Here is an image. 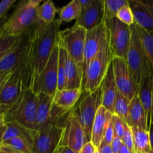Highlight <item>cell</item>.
Wrapping results in <instances>:
<instances>
[{"label": "cell", "mask_w": 153, "mask_h": 153, "mask_svg": "<svg viewBox=\"0 0 153 153\" xmlns=\"http://www.w3.org/2000/svg\"><path fill=\"white\" fill-rule=\"evenodd\" d=\"M23 90L20 71L16 69L12 72L0 93V104L10 108L16 102Z\"/></svg>", "instance_id": "cell-16"}, {"label": "cell", "mask_w": 153, "mask_h": 153, "mask_svg": "<svg viewBox=\"0 0 153 153\" xmlns=\"http://www.w3.org/2000/svg\"><path fill=\"white\" fill-rule=\"evenodd\" d=\"M111 64L113 68L117 90L130 101L137 94L138 85L135 83L130 75L126 59L113 57Z\"/></svg>", "instance_id": "cell-11"}, {"label": "cell", "mask_w": 153, "mask_h": 153, "mask_svg": "<svg viewBox=\"0 0 153 153\" xmlns=\"http://www.w3.org/2000/svg\"><path fill=\"white\" fill-rule=\"evenodd\" d=\"M58 46L54 48L49 60L42 71L35 76L31 89L36 94H46L53 97L58 84Z\"/></svg>", "instance_id": "cell-7"}, {"label": "cell", "mask_w": 153, "mask_h": 153, "mask_svg": "<svg viewBox=\"0 0 153 153\" xmlns=\"http://www.w3.org/2000/svg\"><path fill=\"white\" fill-rule=\"evenodd\" d=\"M29 33L24 34L19 43L2 59L0 61V73L14 71L20 68L28 48Z\"/></svg>", "instance_id": "cell-14"}, {"label": "cell", "mask_w": 153, "mask_h": 153, "mask_svg": "<svg viewBox=\"0 0 153 153\" xmlns=\"http://www.w3.org/2000/svg\"><path fill=\"white\" fill-rule=\"evenodd\" d=\"M94 153H99V152H98V151L97 150V149H95V151H94Z\"/></svg>", "instance_id": "cell-52"}, {"label": "cell", "mask_w": 153, "mask_h": 153, "mask_svg": "<svg viewBox=\"0 0 153 153\" xmlns=\"http://www.w3.org/2000/svg\"><path fill=\"white\" fill-rule=\"evenodd\" d=\"M122 144V138L117 137V136H114L113 139H112V142L110 143L111 148H112V152L113 153H118L120 148H121Z\"/></svg>", "instance_id": "cell-40"}, {"label": "cell", "mask_w": 153, "mask_h": 153, "mask_svg": "<svg viewBox=\"0 0 153 153\" xmlns=\"http://www.w3.org/2000/svg\"><path fill=\"white\" fill-rule=\"evenodd\" d=\"M41 0L22 1L8 18L2 35L20 36L32 31L40 22L37 16V8Z\"/></svg>", "instance_id": "cell-2"}, {"label": "cell", "mask_w": 153, "mask_h": 153, "mask_svg": "<svg viewBox=\"0 0 153 153\" xmlns=\"http://www.w3.org/2000/svg\"><path fill=\"white\" fill-rule=\"evenodd\" d=\"M7 19H8L7 16H4V17L2 18V19H0V36H1L2 34L3 30H4V24H5V22H6V21H7Z\"/></svg>", "instance_id": "cell-48"}, {"label": "cell", "mask_w": 153, "mask_h": 153, "mask_svg": "<svg viewBox=\"0 0 153 153\" xmlns=\"http://www.w3.org/2000/svg\"><path fill=\"white\" fill-rule=\"evenodd\" d=\"M0 153H3V152H0Z\"/></svg>", "instance_id": "cell-55"}, {"label": "cell", "mask_w": 153, "mask_h": 153, "mask_svg": "<svg viewBox=\"0 0 153 153\" xmlns=\"http://www.w3.org/2000/svg\"><path fill=\"white\" fill-rule=\"evenodd\" d=\"M7 126L5 122H0V145L2 144L3 141V137H4V133H5Z\"/></svg>", "instance_id": "cell-44"}, {"label": "cell", "mask_w": 153, "mask_h": 153, "mask_svg": "<svg viewBox=\"0 0 153 153\" xmlns=\"http://www.w3.org/2000/svg\"><path fill=\"white\" fill-rule=\"evenodd\" d=\"M56 153H58V152H57V151H56Z\"/></svg>", "instance_id": "cell-54"}, {"label": "cell", "mask_w": 153, "mask_h": 153, "mask_svg": "<svg viewBox=\"0 0 153 153\" xmlns=\"http://www.w3.org/2000/svg\"><path fill=\"white\" fill-rule=\"evenodd\" d=\"M57 152L58 153H76L74 152L72 149L70 148L67 147V146H58V149H57Z\"/></svg>", "instance_id": "cell-47"}, {"label": "cell", "mask_w": 153, "mask_h": 153, "mask_svg": "<svg viewBox=\"0 0 153 153\" xmlns=\"http://www.w3.org/2000/svg\"><path fill=\"white\" fill-rule=\"evenodd\" d=\"M101 103L102 88L100 85L93 92L82 91L80 98L70 111V115L79 121L83 128L88 142L91 141L92 124Z\"/></svg>", "instance_id": "cell-4"}, {"label": "cell", "mask_w": 153, "mask_h": 153, "mask_svg": "<svg viewBox=\"0 0 153 153\" xmlns=\"http://www.w3.org/2000/svg\"><path fill=\"white\" fill-rule=\"evenodd\" d=\"M16 2V0H3L0 2V19L7 16V12Z\"/></svg>", "instance_id": "cell-39"}, {"label": "cell", "mask_w": 153, "mask_h": 153, "mask_svg": "<svg viewBox=\"0 0 153 153\" xmlns=\"http://www.w3.org/2000/svg\"><path fill=\"white\" fill-rule=\"evenodd\" d=\"M102 88V103L101 105L106 111L114 114V103L116 100L117 88L113 74V68L110 64L107 72L101 83Z\"/></svg>", "instance_id": "cell-19"}, {"label": "cell", "mask_w": 153, "mask_h": 153, "mask_svg": "<svg viewBox=\"0 0 153 153\" xmlns=\"http://www.w3.org/2000/svg\"><path fill=\"white\" fill-rule=\"evenodd\" d=\"M88 143L84 130L79 121L69 115L63 128L59 146H67L76 153H80L82 146Z\"/></svg>", "instance_id": "cell-12"}, {"label": "cell", "mask_w": 153, "mask_h": 153, "mask_svg": "<svg viewBox=\"0 0 153 153\" xmlns=\"http://www.w3.org/2000/svg\"><path fill=\"white\" fill-rule=\"evenodd\" d=\"M82 89H64L56 91L52 98V102L58 107L70 111L80 98Z\"/></svg>", "instance_id": "cell-22"}, {"label": "cell", "mask_w": 153, "mask_h": 153, "mask_svg": "<svg viewBox=\"0 0 153 153\" xmlns=\"http://www.w3.org/2000/svg\"><path fill=\"white\" fill-rule=\"evenodd\" d=\"M153 88V68L151 64H148L144 70L141 80L138 85L137 95L146 115L148 126L149 127L151 120L152 103Z\"/></svg>", "instance_id": "cell-17"}, {"label": "cell", "mask_w": 153, "mask_h": 153, "mask_svg": "<svg viewBox=\"0 0 153 153\" xmlns=\"http://www.w3.org/2000/svg\"><path fill=\"white\" fill-rule=\"evenodd\" d=\"M104 21V0H93L92 3L81 11L75 24L89 30L98 26Z\"/></svg>", "instance_id": "cell-18"}, {"label": "cell", "mask_w": 153, "mask_h": 153, "mask_svg": "<svg viewBox=\"0 0 153 153\" xmlns=\"http://www.w3.org/2000/svg\"><path fill=\"white\" fill-rule=\"evenodd\" d=\"M58 84L57 91L64 90L66 88V68H67L68 53L64 46L58 42Z\"/></svg>", "instance_id": "cell-28"}, {"label": "cell", "mask_w": 153, "mask_h": 153, "mask_svg": "<svg viewBox=\"0 0 153 153\" xmlns=\"http://www.w3.org/2000/svg\"><path fill=\"white\" fill-rule=\"evenodd\" d=\"M11 72L13 71H10V72H7V73H0V81L2 80L4 78H5L6 76H8V75L10 73H11Z\"/></svg>", "instance_id": "cell-50"}, {"label": "cell", "mask_w": 153, "mask_h": 153, "mask_svg": "<svg viewBox=\"0 0 153 153\" xmlns=\"http://www.w3.org/2000/svg\"><path fill=\"white\" fill-rule=\"evenodd\" d=\"M109 33V43L112 58L126 59L130 39V26L120 22L116 17L104 20Z\"/></svg>", "instance_id": "cell-8"}, {"label": "cell", "mask_w": 153, "mask_h": 153, "mask_svg": "<svg viewBox=\"0 0 153 153\" xmlns=\"http://www.w3.org/2000/svg\"><path fill=\"white\" fill-rule=\"evenodd\" d=\"M126 123L130 127H140L148 130L146 115L137 94L130 101Z\"/></svg>", "instance_id": "cell-21"}, {"label": "cell", "mask_w": 153, "mask_h": 153, "mask_svg": "<svg viewBox=\"0 0 153 153\" xmlns=\"http://www.w3.org/2000/svg\"><path fill=\"white\" fill-rule=\"evenodd\" d=\"M0 152L32 153V149L24 139L21 137H14L2 143L0 145Z\"/></svg>", "instance_id": "cell-27"}, {"label": "cell", "mask_w": 153, "mask_h": 153, "mask_svg": "<svg viewBox=\"0 0 153 153\" xmlns=\"http://www.w3.org/2000/svg\"><path fill=\"white\" fill-rule=\"evenodd\" d=\"M134 22L140 28L153 31V0H128Z\"/></svg>", "instance_id": "cell-15"}, {"label": "cell", "mask_w": 153, "mask_h": 153, "mask_svg": "<svg viewBox=\"0 0 153 153\" xmlns=\"http://www.w3.org/2000/svg\"><path fill=\"white\" fill-rule=\"evenodd\" d=\"M82 8L79 3V0H73L67 5L63 7L59 10L60 22H68L74 19H76L80 15Z\"/></svg>", "instance_id": "cell-30"}, {"label": "cell", "mask_w": 153, "mask_h": 153, "mask_svg": "<svg viewBox=\"0 0 153 153\" xmlns=\"http://www.w3.org/2000/svg\"><path fill=\"white\" fill-rule=\"evenodd\" d=\"M93 0H79V3L82 10L88 7L92 3Z\"/></svg>", "instance_id": "cell-46"}, {"label": "cell", "mask_w": 153, "mask_h": 153, "mask_svg": "<svg viewBox=\"0 0 153 153\" xmlns=\"http://www.w3.org/2000/svg\"><path fill=\"white\" fill-rule=\"evenodd\" d=\"M112 114L106 111L103 106H100L98 110L92 124L91 134L92 143L97 149L103 140L105 131L112 120Z\"/></svg>", "instance_id": "cell-20"}, {"label": "cell", "mask_w": 153, "mask_h": 153, "mask_svg": "<svg viewBox=\"0 0 153 153\" xmlns=\"http://www.w3.org/2000/svg\"><path fill=\"white\" fill-rule=\"evenodd\" d=\"M128 4V0H104V20L116 17L119 9Z\"/></svg>", "instance_id": "cell-33"}, {"label": "cell", "mask_w": 153, "mask_h": 153, "mask_svg": "<svg viewBox=\"0 0 153 153\" xmlns=\"http://www.w3.org/2000/svg\"><path fill=\"white\" fill-rule=\"evenodd\" d=\"M112 120H113V127H114V133L115 135L117 137L122 138L124 134V126L126 123L123 120L118 117L116 115H112Z\"/></svg>", "instance_id": "cell-37"}, {"label": "cell", "mask_w": 153, "mask_h": 153, "mask_svg": "<svg viewBox=\"0 0 153 153\" xmlns=\"http://www.w3.org/2000/svg\"><path fill=\"white\" fill-rule=\"evenodd\" d=\"M136 27H137L138 32L140 37L146 56L153 68V31H146L138 26L137 25H136Z\"/></svg>", "instance_id": "cell-31"}, {"label": "cell", "mask_w": 153, "mask_h": 153, "mask_svg": "<svg viewBox=\"0 0 153 153\" xmlns=\"http://www.w3.org/2000/svg\"><path fill=\"white\" fill-rule=\"evenodd\" d=\"M6 126H7V128H6L4 137H3L2 142L10 140L14 137H21L28 143L32 149V129L26 128L16 121L6 122Z\"/></svg>", "instance_id": "cell-25"}, {"label": "cell", "mask_w": 153, "mask_h": 153, "mask_svg": "<svg viewBox=\"0 0 153 153\" xmlns=\"http://www.w3.org/2000/svg\"><path fill=\"white\" fill-rule=\"evenodd\" d=\"M122 143L124 144L128 147V149L132 152H134V138H133V133H132L131 128L125 123L124 126V131L122 137Z\"/></svg>", "instance_id": "cell-36"}, {"label": "cell", "mask_w": 153, "mask_h": 153, "mask_svg": "<svg viewBox=\"0 0 153 153\" xmlns=\"http://www.w3.org/2000/svg\"><path fill=\"white\" fill-rule=\"evenodd\" d=\"M108 35V30L103 21L100 25L92 29L86 30L83 52L82 69L84 70L92 59L97 55L103 42Z\"/></svg>", "instance_id": "cell-13"}, {"label": "cell", "mask_w": 153, "mask_h": 153, "mask_svg": "<svg viewBox=\"0 0 153 153\" xmlns=\"http://www.w3.org/2000/svg\"><path fill=\"white\" fill-rule=\"evenodd\" d=\"M109 33L97 55L90 61L83 71L82 91L91 93L101 85L102 81L112 61Z\"/></svg>", "instance_id": "cell-3"}, {"label": "cell", "mask_w": 153, "mask_h": 153, "mask_svg": "<svg viewBox=\"0 0 153 153\" xmlns=\"http://www.w3.org/2000/svg\"><path fill=\"white\" fill-rule=\"evenodd\" d=\"M38 97L31 88L22 91L16 102L8 109L5 121H16L29 129H34L37 118Z\"/></svg>", "instance_id": "cell-5"}, {"label": "cell", "mask_w": 153, "mask_h": 153, "mask_svg": "<svg viewBox=\"0 0 153 153\" xmlns=\"http://www.w3.org/2000/svg\"><path fill=\"white\" fill-rule=\"evenodd\" d=\"M133 133L134 146L135 153H148L152 152L148 130L140 127H130Z\"/></svg>", "instance_id": "cell-26"}, {"label": "cell", "mask_w": 153, "mask_h": 153, "mask_svg": "<svg viewBox=\"0 0 153 153\" xmlns=\"http://www.w3.org/2000/svg\"><path fill=\"white\" fill-rule=\"evenodd\" d=\"M62 22L58 19L51 23L40 22L29 33V42L20 68L24 89L31 88L34 79L39 74L49 60L52 50L58 44Z\"/></svg>", "instance_id": "cell-1"}, {"label": "cell", "mask_w": 153, "mask_h": 153, "mask_svg": "<svg viewBox=\"0 0 153 153\" xmlns=\"http://www.w3.org/2000/svg\"><path fill=\"white\" fill-rule=\"evenodd\" d=\"M20 36H0V61L17 44L22 37Z\"/></svg>", "instance_id": "cell-34"}, {"label": "cell", "mask_w": 153, "mask_h": 153, "mask_svg": "<svg viewBox=\"0 0 153 153\" xmlns=\"http://www.w3.org/2000/svg\"><path fill=\"white\" fill-rule=\"evenodd\" d=\"M114 136H115V133H114V127H113V120H110V123L108 124V126L106 128V131H105L104 135V138L102 141L105 142L107 144H110L112 142V139H113Z\"/></svg>", "instance_id": "cell-38"}, {"label": "cell", "mask_w": 153, "mask_h": 153, "mask_svg": "<svg viewBox=\"0 0 153 153\" xmlns=\"http://www.w3.org/2000/svg\"><path fill=\"white\" fill-rule=\"evenodd\" d=\"M97 150L98 151L99 153H113L110 144H107L104 141H101L100 144L97 148Z\"/></svg>", "instance_id": "cell-41"}, {"label": "cell", "mask_w": 153, "mask_h": 153, "mask_svg": "<svg viewBox=\"0 0 153 153\" xmlns=\"http://www.w3.org/2000/svg\"><path fill=\"white\" fill-rule=\"evenodd\" d=\"M151 120H153V88H152V112H151ZM150 120V121H151Z\"/></svg>", "instance_id": "cell-51"}, {"label": "cell", "mask_w": 153, "mask_h": 153, "mask_svg": "<svg viewBox=\"0 0 153 153\" xmlns=\"http://www.w3.org/2000/svg\"><path fill=\"white\" fill-rule=\"evenodd\" d=\"M58 10L56 7L55 4L50 0H47L42 3L37 8V16L38 20L43 23H51L55 19V16Z\"/></svg>", "instance_id": "cell-29"}, {"label": "cell", "mask_w": 153, "mask_h": 153, "mask_svg": "<svg viewBox=\"0 0 153 153\" xmlns=\"http://www.w3.org/2000/svg\"><path fill=\"white\" fill-rule=\"evenodd\" d=\"M130 104V100L123 96L117 90L116 94L115 103H114V114L122 120L126 122L128 114V107Z\"/></svg>", "instance_id": "cell-32"}, {"label": "cell", "mask_w": 153, "mask_h": 153, "mask_svg": "<svg viewBox=\"0 0 153 153\" xmlns=\"http://www.w3.org/2000/svg\"><path fill=\"white\" fill-rule=\"evenodd\" d=\"M95 149L96 148L92 143V142H88V143H86L82 146V149H81L80 153H94Z\"/></svg>", "instance_id": "cell-42"}, {"label": "cell", "mask_w": 153, "mask_h": 153, "mask_svg": "<svg viewBox=\"0 0 153 153\" xmlns=\"http://www.w3.org/2000/svg\"><path fill=\"white\" fill-rule=\"evenodd\" d=\"M148 153H153V152H152H152H148Z\"/></svg>", "instance_id": "cell-53"}, {"label": "cell", "mask_w": 153, "mask_h": 153, "mask_svg": "<svg viewBox=\"0 0 153 153\" xmlns=\"http://www.w3.org/2000/svg\"><path fill=\"white\" fill-rule=\"evenodd\" d=\"M8 109V107L0 104V122H4L5 121V116Z\"/></svg>", "instance_id": "cell-43"}, {"label": "cell", "mask_w": 153, "mask_h": 153, "mask_svg": "<svg viewBox=\"0 0 153 153\" xmlns=\"http://www.w3.org/2000/svg\"><path fill=\"white\" fill-rule=\"evenodd\" d=\"M116 17L120 21V22H123V23L126 24V25L130 26L134 23V19L133 13L130 9V6L128 4L126 5L123 6L122 7L119 9L118 12H117Z\"/></svg>", "instance_id": "cell-35"}, {"label": "cell", "mask_w": 153, "mask_h": 153, "mask_svg": "<svg viewBox=\"0 0 153 153\" xmlns=\"http://www.w3.org/2000/svg\"><path fill=\"white\" fill-rule=\"evenodd\" d=\"M37 118L34 129H40L49 124L50 112L52 104L53 97L46 94H38Z\"/></svg>", "instance_id": "cell-23"}, {"label": "cell", "mask_w": 153, "mask_h": 153, "mask_svg": "<svg viewBox=\"0 0 153 153\" xmlns=\"http://www.w3.org/2000/svg\"><path fill=\"white\" fill-rule=\"evenodd\" d=\"M83 69L68 55L65 89H82Z\"/></svg>", "instance_id": "cell-24"}, {"label": "cell", "mask_w": 153, "mask_h": 153, "mask_svg": "<svg viewBox=\"0 0 153 153\" xmlns=\"http://www.w3.org/2000/svg\"><path fill=\"white\" fill-rule=\"evenodd\" d=\"M130 39L126 61L130 75L136 85H139L144 70L149 61L146 56L140 37L138 32L136 23L130 26Z\"/></svg>", "instance_id": "cell-6"}, {"label": "cell", "mask_w": 153, "mask_h": 153, "mask_svg": "<svg viewBox=\"0 0 153 153\" xmlns=\"http://www.w3.org/2000/svg\"><path fill=\"white\" fill-rule=\"evenodd\" d=\"M86 30L74 24L71 28L60 31L58 42L65 49L68 56L82 67Z\"/></svg>", "instance_id": "cell-9"}, {"label": "cell", "mask_w": 153, "mask_h": 153, "mask_svg": "<svg viewBox=\"0 0 153 153\" xmlns=\"http://www.w3.org/2000/svg\"><path fill=\"white\" fill-rule=\"evenodd\" d=\"M64 127L48 125L32 130V153H56L62 139Z\"/></svg>", "instance_id": "cell-10"}, {"label": "cell", "mask_w": 153, "mask_h": 153, "mask_svg": "<svg viewBox=\"0 0 153 153\" xmlns=\"http://www.w3.org/2000/svg\"><path fill=\"white\" fill-rule=\"evenodd\" d=\"M148 132H149V138H150V146L151 149L153 152V120H151L148 127Z\"/></svg>", "instance_id": "cell-45"}, {"label": "cell", "mask_w": 153, "mask_h": 153, "mask_svg": "<svg viewBox=\"0 0 153 153\" xmlns=\"http://www.w3.org/2000/svg\"><path fill=\"white\" fill-rule=\"evenodd\" d=\"M11 73H12V72H11V73H9V74L8 75V76H6L5 78H4V79H2V80L0 81V93H1L2 90V88H3V87H4V84L6 83V82H7V80L8 79V78L10 77V76L11 75Z\"/></svg>", "instance_id": "cell-49"}]
</instances>
